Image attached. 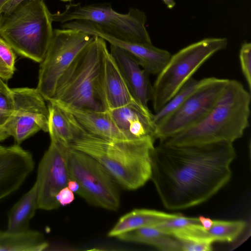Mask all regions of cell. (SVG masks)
<instances>
[{
	"label": "cell",
	"instance_id": "6da1fadb",
	"mask_svg": "<svg viewBox=\"0 0 251 251\" xmlns=\"http://www.w3.org/2000/svg\"><path fill=\"white\" fill-rule=\"evenodd\" d=\"M160 141L151 152L150 179L167 209L201 203L230 180L236 157L232 143L175 145Z\"/></svg>",
	"mask_w": 251,
	"mask_h": 251
},
{
	"label": "cell",
	"instance_id": "7a4b0ae2",
	"mask_svg": "<svg viewBox=\"0 0 251 251\" xmlns=\"http://www.w3.org/2000/svg\"><path fill=\"white\" fill-rule=\"evenodd\" d=\"M71 115L75 134L69 147L96 159L115 181L126 189H138L150 179L151 154L155 139L102 138L87 132Z\"/></svg>",
	"mask_w": 251,
	"mask_h": 251
},
{
	"label": "cell",
	"instance_id": "3957f363",
	"mask_svg": "<svg viewBox=\"0 0 251 251\" xmlns=\"http://www.w3.org/2000/svg\"><path fill=\"white\" fill-rule=\"evenodd\" d=\"M251 96L236 80L229 81L206 115L194 126L162 140L175 145L233 143L249 126Z\"/></svg>",
	"mask_w": 251,
	"mask_h": 251
},
{
	"label": "cell",
	"instance_id": "277c9868",
	"mask_svg": "<svg viewBox=\"0 0 251 251\" xmlns=\"http://www.w3.org/2000/svg\"><path fill=\"white\" fill-rule=\"evenodd\" d=\"M52 18L53 22L60 23L63 28L89 34L100 32L125 41L152 44L145 25L146 15L137 8L130 7L127 13L122 14L108 3H70L63 11L52 14Z\"/></svg>",
	"mask_w": 251,
	"mask_h": 251
},
{
	"label": "cell",
	"instance_id": "5b68a950",
	"mask_svg": "<svg viewBox=\"0 0 251 251\" xmlns=\"http://www.w3.org/2000/svg\"><path fill=\"white\" fill-rule=\"evenodd\" d=\"M106 48L103 39L95 36L61 76L50 100L74 109L106 111L101 96L100 79Z\"/></svg>",
	"mask_w": 251,
	"mask_h": 251
},
{
	"label": "cell",
	"instance_id": "8992f818",
	"mask_svg": "<svg viewBox=\"0 0 251 251\" xmlns=\"http://www.w3.org/2000/svg\"><path fill=\"white\" fill-rule=\"evenodd\" d=\"M52 22L44 0H24L0 14V36L19 55L41 63L52 36Z\"/></svg>",
	"mask_w": 251,
	"mask_h": 251
},
{
	"label": "cell",
	"instance_id": "52a82bcc",
	"mask_svg": "<svg viewBox=\"0 0 251 251\" xmlns=\"http://www.w3.org/2000/svg\"><path fill=\"white\" fill-rule=\"evenodd\" d=\"M226 38H207L191 44L171 56L152 87L154 112L160 110L214 54L225 49Z\"/></svg>",
	"mask_w": 251,
	"mask_h": 251
},
{
	"label": "cell",
	"instance_id": "ba28073f",
	"mask_svg": "<svg viewBox=\"0 0 251 251\" xmlns=\"http://www.w3.org/2000/svg\"><path fill=\"white\" fill-rule=\"evenodd\" d=\"M68 166L71 179L79 185L77 194L89 203L111 211L120 206V195L115 181L96 159L70 147Z\"/></svg>",
	"mask_w": 251,
	"mask_h": 251
},
{
	"label": "cell",
	"instance_id": "9c48e42d",
	"mask_svg": "<svg viewBox=\"0 0 251 251\" xmlns=\"http://www.w3.org/2000/svg\"><path fill=\"white\" fill-rule=\"evenodd\" d=\"M94 37L76 29H53L47 52L40 63L36 87L46 101L53 98L61 76Z\"/></svg>",
	"mask_w": 251,
	"mask_h": 251
},
{
	"label": "cell",
	"instance_id": "30bf717a",
	"mask_svg": "<svg viewBox=\"0 0 251 251\" xmlns=\"http://www.w3.org/2000/svg\"><path fill=\"white\" fill-rule=\"evenodd\" d=\"M228 81L214 77L202 79L184 101L157 126L156 139L165 140L200 122L215 105Z\"/></svg>",
	"mask_w": 251,
	"mask_h": 251
},
{
	"label": "cell",
	"instance_id": "8fae6325",
	"mask_svg": "<svg viewBox=\"0 0 251 251\" xmlns=\"http://www.w3.org/2000/svg\"><path fill=\"white\" fill-rule=\"evenodd\" d=\"M12 91L13 110L3 126L15 144L20 145L40 130L48 132V105L37 88H15Z\"/></svg>",
	"mask_w": 251,
	"mask_h": 251
},
{
	"label": "cell",
	"instance_id": "7c38bea8",
	"mask_svg": "<svg viewBox=\"0 0 251 251\" xmlns=\"http://www.w3.org/2000/svg\"><path fill=\"white\" fill-rule=\"evenodd\" d=\"M69 146L53 140L41 159L35 183L38 208L52 210L60 206L56 195L71 179L68 166Z\"/></svg>",
	"mask_w": 251,
	"mask_h": 251
},
{
	"label": "cell",
	"instance_id": "4fadbf2b",
	"mask_svg": "<svg viewBox=\"0 0 251 251\" xmlns=\"http://www.w3.org/2000/svg\"><path fill=\"white\" fill-rule=\"evenodd\" d=\"M31 153L15 144L0 155V201L17 191L33 172Z\"/></svg>",
	"mask_w": 251,
	"mask_h": 251
},
{
	"label": "cell",
	"instance_id": "5bb4252c",
	"mask_svg": "<svg viewBox=\"0 0 251 251\" xmlns=\"http://www.w3.org/2000/svg\"><path fill=\"white\" fill-rule=\"evenodd\" d=\"M113 120L129 140L151 137L156 139L153 114L137 100L107 110Z\"/></svg>",
	"mask_w": 251,
	"mask_h": 251
},
{
	"label": "cell",
	"instance_id": "9a60e30c",
	"mask_svg": "<svg viewBox=\"0 0 251 251\" xmlns=\"http://www.w3.org/2000/svg\"><path fill=\"white\" fill-rule=\"evenodd\" d=\"M100 88L106 110L124 106L137 100L107 48L103 54Z\"/></svg>",
	"mask_w": 251,
	"mask_h": 251
},
{
	"label": "cell",
	"instance_id": "2e32d148",
	"mask_svg": "<svg viewBox=\"0 0 251 251\" xmlns=\"http://www.w3.org/2000/svg\"><path fill=\"white\" fill-rule=\"evenodd\" d=\"M111 54L116 62L134 97L141 103L148 106L151 100L152 87L149 74L137 60L126 50L110 45Z\"/></svg>",
	"mask_w": 251,
	"mask_h": 251
},
{
	"label": "cell",
	"instance_id": "e0dca14e",
	"mask_svg": "<svg viewBox=\"0 0 251 251\" xmlns=\"http://www.w3.org/2000/svg\"><path fill=\"white\" fill-rule=\"evenodd\" d=\"M246 223L242 220H213L209 229L201 225H192L175 231L172 235L179 240L208 242H230L243 231Z\"/></svg>",
	"mask_w": 251,
	"mask_h": 251
},
{
	"label": "cell",
	"instance_id": "ac0fdd59",
	"mask_svg": "<svg viewBox=\"0 0 251 251\" xmlns=\"http://www.w3.org/2000/svg\"><path fill=\"white\" fill-rule=\"evenodd\" d=\"M90 34L100 37L110 45L126 50L137 60L149 75L159 74L171 56L168 51L156 48L152 44L125 41L100 32H94Z\"/></svg>",
	"mask_w": 251,
	"mask_h": 251
},
{
	"label": "cell",
	"instance_id": "d6986e66",
	"mask_svg": "<svg viewBox=\"0 0 251 251\" xmlns=\"http://www.w3.org/2000/svg\"><path fill=\"white\" fill-rule=\"evenodd\" d=\"M54 102L70 112L87 132L108 139H128L118 127L107 110L99 111L77 109Z\"/></svg>",
	"mask_w": 251,
	"mask_h": 251
},
{
	"label": "cell",
	"instance_id": "ffe728a7",
	"mask_svg": "<svg viewBox=\"0 0 251 251\" xmlns=\"http://www.w3.org/2000/svg\"><path fill=\"white\" fill-rule=\"evenodd\" d=\"M37 209V191L34 182L9 211L6 229L13 233H22L28 230L30 221Z\"/></svg>",
	"mask_w": 251,
	"mask_h": 251
},
{
	"label": "cell",
	"instance_id": "44dd1931",
	"mask_svg": "<svg viewBox=\"0 0 251 251\" xmlns=\"http://www.w3.org/2000/svg\"><path fill=\"white\" fill-rule=\"evenodd\" d=\"M116 237L123 241L151 245L162 251H181L180 241L177 238L161 231L155 226L130 230Z\"/></svg>",
	"mask_w": 251,
	"mask_h": 251
},
{
	"label": "cell",
	"instance_id": "7402d4cb",
	"mask_svg": "<svg viewBox=\"0 0 251 251\" xmlns=\"http://www.w3.org/2000/svg\"><path fill=\"white\" fill-rule=\"evenodd\" d=\"M177 214H169L147 209H136L121 217L108 232V236L113 237L135 229L154 226Z\"/></svg>",
	"mask_w": 251,
	"mask_h": 251
},
{
	"label": "cell",
	"instance_id": "603a6c76",
	"mask_svg": "<svg viewBox=\"0 0 251 251\" xmlns=\"http://www.w3.org/2000/svg\"><path fill=\"white\" fill-rule=\"evenodd\" d=\"M49 246L44 235L29 229L22 233L0 229V251H42Z\"/></svg>",
	"mask_w": 251,
	"mask_h": 251
},
{
	"label": "cell",
	"instance_id": "cb8c5ba5",
	"mask_svg": "<svg viewBox=\"0 0 251 251\" xmlns=\"http://www.w3.org/2000/svg\"><path fill=\"white\" fill-rule=\"evenodd\" d=\"M49 130L50 140L69 146L75 137V130L69 113L54 102L48 101Z\"/></svg>",
	"mask_w": 251,
	"mask_h": 251
},
{
	"label": "cell",
	"instance_id": "d4e9b609",
	"mask_svg": "<svg viewBox=\"0 0 251 251\" xmlns=\"http://www.w3.org/2000/svg\"><path fill=\"white\" fill-rule=\"evenodd\" d=\"M201 81V79L191 77L160 110L153 114V121L156 127L184 101Z\"/></svg>",
	"mask_w": 251,
	"mask_h": 251
},
{
	"label": "cell",
	"instance_id": "484cf974",
	"mask_svg": "<svg viewBox=\"0 0 251 251\" xmlns=\"http://www.w3.org/2000/svg\"><path fill=\"white\" fill-rule=\"evenodd\" d=\"M16 55L11 46L0 36V78L10 79L15 71Z\"/></svg>",
	"mask_w": 251,
	"mask_h": 251
},
{
	"label": "cell",
	"instance_id": "4316f807",
	"mask_svg": "<svg viewBox=\"0 0 251 251\" xmlns=\"http://www.w3.org/2000/svg\"><path fill=\"white\" fill-rule=\"evenodd\" d=\"M14 100L12 89L0 78V125L3 126L12 114Z\"/></svg>",
	"mask_w": 251,
	"mask_h": 251
},
{
	"label": "cell",
	"instance_id": "83f0119b",
	"mask_svg": "<svg viewBox=\"0 0 251 251\" xmlns=\"http://www.w3.org/2000/svg\"><path fill=\"white\" fill-rule=\"evenodd\" d=\"M192 225H201L198 218L184 217L177 214L173 218L163 221L155 226L161 231L171 234L176 230Z\"/></svg>",
	"mask_w": 251,
	"mask_h": 251
},
{
	"label": "cell",
	"instance_id": "f1b7e54d",
	"mask_svg": "<svg viewBox=\"0 0 251 251\" xmlns=\"http://www.w3.org/2000/svg\"><path fill=\"white\" fill-rule=\"evenodd\" d=\"M239 60L242 73L247 83L249 92L251 91V44L244 42L239 51Z\"/></svg>",
	"mask_w": 251,
	"mask_h": 251
},
{
	"label": "cell",
	"instance_id": "f546056e",
	"mask_svg": "<svg viewBox=\"0 0 251 251\" xmlns=\"http://www.w3.org/2000/svg\"><path fill=\"white\" fill-rule=\"evenodd\" d=\"M179 241L181 244V251H210L212 250V244L210 243L195 241Z\"/></svg>",
	"mask_w": 251,
	"mask_h": 251
},
{
	"label": "cell",
	"instance_id": "4dcf8cb0",
	"mask_svg": "<svg viewBox=\"0 0 251 251\" xmlns=\"http://www.w3.org/2000/svg\"><path fill=\"white\" fill-rule=\"evenodd\" d=\"M55 198L60 205L63 206L71 203L75 199L74 193L67 186L62 188Z\"/></svg>",
	"mask_w": 251,
	"mask_h": 251
},
{
	"label": "cell",
	"instance_id": "1f68e13d",
	"mask_svg": "<svg viewBox=\"0 0 251 251\" xmlns=\"http://www.w3.org/2000/svg\"><path fill=\"white\" fill-rule=\"evenodd\" d=\"M24 0H9L3 7L1 13L8 12L15 8L20 2Z\"/></svg>",
	"mask_w": 251,
	"mask_h": 251
},
{
	"label": "cell",
	"instance_id": "d6a6232c",
	"mask_svg": "<svg viewBox=\"0 0 251 251\" xmlns=\"http://www.w3.org/2000/svg\"><path fill=\"white\" fill-rule=\"evenodd\" d=\"M198 218L201 226L205 229H209L212 225L213 220L208 218H205L202 216H200Z\"/></svg>",
	"mask_w": 251,
	"mask_h": 251
},
{
	"label": "cell",
	"instance_id": "836d02e7",
	"mask_svg": "<svg viewBox=\"0 0 251 251\" xmlns=\"http://www.w3.org/2000/svg\"><path fill=\"white\" fill-rule=\"evenodd\" d=\"M67 187L74 193H77L79 190L80 187L78 183L75 180L70 179L68 184Z\"/></svg>",
	"mask_w": 251,
	"mask_h": 251
},
{
	"label": "cell",
	"instance_id": "e575fe53",
	"mask_svg": "<svg viewBox=\"0 0 251 251\" xmlns=\"http://www.w3.org/2000/svg\"><path fill=\"white\" fill-rule=\"evenodd\" d=\"M9 137V134L3 126L0 125V142L4 141Z\"/></svg>",
	"mask_w": 251,
	"mask_h": 251
},
{
	"label": "cell",
	"instance_id": "d590c367",
	"mask_svg": "<svg viewBox=\"0 0 251 251\" xmlns=\"http://www.w3.org/2000/svg\"><path fill=\"white\" fill-rule=\"evenodd\" d=\"M169 9H172L176 5L174 0H162Z\"/></svg>",
	"mask_w": 251,
	"mask_h": 251
},
{
	"label": "cell",
	"instance_id": "8d00e7d4",
	"mask_svg": "<svg viewBox=\"0 0 251 251\" xmlns=\"http://www.w3.org/2000/svg\"><path fill=\"white\" fill-rule=\"evenodd\" d=\"M9 0H0V14L1 11L4 5Z\"/></svg>",
	"mask_w": 251,
	"mask_h": 251
},
{
	"label": "cell",
	"instance_id": "74e56055",
	"mask_svg": "<svg viewBox=\"0 0 251 251\" xmlns=\"http://www.w3.org/2000/svg\"><path fill=\"white\" fill-rule=\"evenodd\" d=\"M6 147L0 145V155L2 154L6 150Z\"/></svg>",
	"mask_w": 251,
	"mask_h": 251
},
{
	"label": "cell",
	"instance_id": "f35d334b",
	"mask_svg": "<svg viewBox=\"0 0 251 251\" xmlns=\"http://www.w3.org/2000/svg\"><path fill=\"white\" fill-rule=\"evenodd\" d=\"M61 1H64V2H68V1H71L73 0H60Z\"/></svg>",
	"mask_w": 251,
	"mask_h": 251
}]
</instances>
